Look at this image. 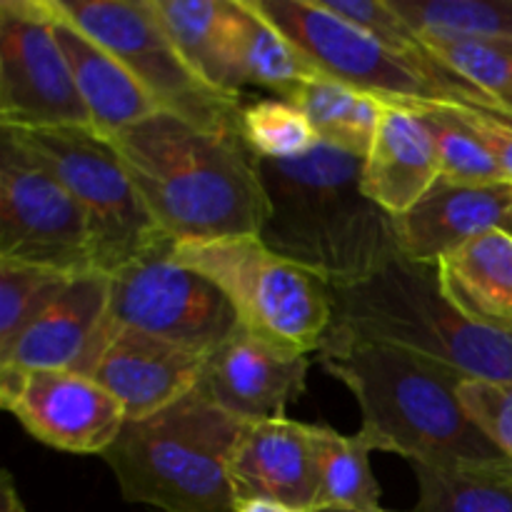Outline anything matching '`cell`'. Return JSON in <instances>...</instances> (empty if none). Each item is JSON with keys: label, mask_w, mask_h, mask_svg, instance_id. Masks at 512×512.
I'll use <instances>...</instances> for the list:
<instances>
[{"label": "cell", "mask_w": 512, "mask_h": 512, "mask_svg": "<svg viewBox=\"0 0 512 512\" xmlns=\"http://www.w3.org/2000/svg\"><path fill=\"white\" fill-rule=\"evenodd\" d=\"M180 53L213 88L243 98L238 70V0H153Z\"/></svg>", "instance_id": "44dd1931"}, {"label": "cell", "mask_w": 512, "mask_h": 512, "mask_svg": "<svg viewBox=\"0 0 512 512\" xmlns=\"http://www.w3.org/2000/svg\"><path fill=\"white\" fill-rule=\"evenodd\" d=\"M318 508L378 510L380 485L370 470L368 440L360 433L340 435L328 425H313Z\"/></svg>", "instance_id": "d4e9b609"}, {"label": "cell", "mask_w": 512, "mask_h": 512, "mask_svg": "<svg viewBox=\"0 0 512 512\" xmlns=\"http://www.w3.org/2000/svg\"><path fill=\"white\" fill-rule=\"evenodd\" d=\"M210 355L140 330L115 328L90 378L118 400L125 418L145 420L198 390Z\"/></svg>", "instance_id": "9a60e30c"}, {"label": "cell", "mask_w": 512, "mask_h": 512, "mask_svg": "<svg viewBox=\"0 0 512 512\" xmlns=\"http://www.w3.org/2000/svg\"><path fill=\"white\" fill-rule=\"evenodd\" d=\"M450 105H455V108L460 110L465 123L475 130L480 143L490 150V155L498 160V165L505 170V175H508V180L512 183V130L505 128V125L495 123L493 118H488V115L480 113V110L470 108L468 103L453 100Z\"/></svg>", "instance_id": "836d02e7"}, {"label": "cell", "mask_w": 512, "mask_h": 512, "mask_svg": "<svg viewBox=\"0 0 512 512\" xmlns=\"http://www.w3.org/2000/svg\"><path fill=\"white\" fill-rule=\"evenodd\" d=\"M75 275L40 265L0 260V360L13 350L30 323L65 293Z\"/></svg>", "instance_id": "f1b7e54d"}, {"label": "cell", "mask_w": 512, "mask_h": 512, "mask_svg": "<svg viewBox=\"0 0 512 512\" xmlns=\"http://www.w3.org/2000/svg\"><path fill=\"white\" fill-rule=\"evenodd\" d=\"M420 115L423 125L433 138L438 155L440 178L455 183H503L508 180L498 160L480 143L475 130L465 123L460 110L450 103H415L408 105Z\"/></svg>", "instance_id": "4316f807"}, {"label": "cell", "mask_w": 512, "mask_h": 512, "mask_svg": "<svg viewBox=\"0 0 512 512\" xmlns=\"http://www.w3.org/2000/svg\"><path fill=\"white\" fill-rule=\"evenodd\" d=\"M0 512H28L25 510L23 500H20L18 488L13 483V475L5 470L3 478H0Z\"/></svg>", "instance_id": "d590c367"}, {"label": "cell", "mask_w": 512, "mask_h": 512, "mask_svg": "<svg viewBox=\"0 0 512 512\" xmlns=\"http://www.w3.org/2000/svg\"><path fill=\"white\" fill-rule=\"evenodd\" d=\"M440 178L433 138L413 108L383 103L378 130L363 160V190L393 218L408 213Z\"/></svg>", "instance_id": "d6986e66"}, {"label": "cell", "mask_w": 512, "mask_h": 512, "mask_svg": "<svg viewBox=\"0 0 512 512\" xmlns=\"http://www.w3.org/2000/svg\"><path fill=\"white\" fill-rule=\"evenodd\" d=\"M310 355L280 348L238 328L208 360L198 390L243 423L285 418L308 380Z\"/></svg>", "instance_id": "5bb4252c"}, {"label": "cell", "mask_w": 512, "mask_h": 512, "mask_svg": "<svg viewBox=\"0 0 512 512\" xmlns=\"http://www.w3.org/2000/svg\"><path fill=\"white\" fill-rule=\"evenodd\" d=\"M418 35L512 40V0H393Z\"/></svg>", "instance_id": "83f0119b"}, {"label": "cell", "mask_w": 512, "mask_h": 512, "mask_svg": "<svg viewBox=\"0 0 512 512\" xmlns=\"http://www.w3.org/2000/svg\"><path fill=\"white\" fill-rule=\"evenodd\" d=\"M495 103H498V100H495ZM500 105H505V108H510V110H512V98H510V100H505V103H500Z\"/></svg>", "instance_id": "f35d334b"}, {"label": "cell", "mask_w": 512, "mask_h": 512, "mask_svg": "<svg viewBox=\"0 0 512 512\" xmlns=\"http://www.w3.org/2000/svg\"><path fill=\"white\" fill-rule=\"evenodd\" d=\"M363 160L323 140L295 160L253 155L263 190L258 238L333 290L365 283L403 258L395 218L365 195Z\"/></svg>", "instance_id": "6da1fadb"}, {"label": "cell", "mask_w": 512, "mask_h": 512, "mask_svg": "<svg viewBox=\"0 0 512 512\" xmlns=\"http://www.w3.org/2000/svg\"><path fill=\"white\" fill-rule=\"evenodd\" d=\"M415 512H512V468H438L413 463Z\"/></svg>", "instance_id": "484cf974"}, {"label": "cell", "mask_w": 512, "mask_h": 512, "mask_svg": "<svg viewBox=\"0 0 512 512\" xmlns=\"http://www.w3.org/2000/svg\"><path fill=\"white\" fill-rule=\"evenodd\" d=\"M110 50L163 113L218 135H240L243 98L213 88L163 28L153 0H55ZM243 138V135H240Z\"/></svg>", "instance_id": "ba28073f"}, {"label": "cell", "mask_w": 512, "mask_h": 512, "mask_svg": "<svg viewBox=\"0 0 512 512\" xmlns=\"http://www.w3.org/2000/svg\"><path fill=\"white\" fill-rule=\"evenodd\" d=\"M243 420L193 390L145 420H128L105 450L120 495L160 512H235L230 473Z\"/></svg>", "instance_id": "277c9868"}, {"label": "cell", "mask_w": 512, "mask_h": 512, "mask_svg": "<svg viewBox=\"0 0 512 512\" xmlns=\"http://www.w3.org/2000/svg\"><path fill=\"white\" fill-rule=\"evenodd\" d=\"M230 473L238 500L268 498L300 510H318L313 425L288 418L245 423Z\"/></svg>", "instance_id": "ac0fdd59"}, {"label": "cell", "mask_w": 512, "mask_h": 512, "mask_svg": "<svg viewBox=\"0 0 512 512\" xmlns=\"http://www.w3.org/2000/svg\"><path fill=\"white\" fill-rule=\"evenodd\" d=\"M460 400L480 430L512 463V383L465 380Z\"/></svg>", "instance_id": "d6a6232c"}, {"label": "cell", "mask_w": 512, "mask_h": 512, "mask_svg": "<svg viewBox=\"0 0 512 512\" xmlns=\"http://www.w3.org/2000/svg\"><path fill=\"white\" fill-rule=\"evenodd\" d=\"M235 512H310V510H300V508H293V505H285V503H278V500H268V498H245V500H238V508H235Z\"/></svg>", "instance_id": "8d00e7d4"}, {"label": "cell", "mask_w": 512, "mask_h": 512, "mask_svg": "<svg viewBox=\"0 0 512 512\" xmlns=\"http://www.w3.org/2000/svg\"><path fill=\"white\" fill-rule=\"evenodd\" d=\"M315 512H390V510H383V508H378V510H340V508H318Z\"/></svg>", "instance_id": "74e56055"}, {"label": "cell", "mask_w": 512, "mask_h": 512, "mask_svg": "<svg viewBox=\"0 0 512 512\" xmlns=\"http://www.w3.org/2000/svg\"><path fill=\"white\" fill-rule=\"evenodd\" d=\"M400 255L438 265L445 255L490 230L512 233V183H455L438 178L433 188L395 218Z\"/></svg>", "instance_id": "2e32d148"}, {"label": "cell", "mask_w": 512, "mask_h": 512, "mask_svg": "<svg viewBox=\"0 0 512 512\" xmlns=\"http://www.w3.org/2000/svg\"><path fill=\"white\" fill-rule=\"evenodd\" d=\"M108 315L110 275H78L65 293L25 328L0 365L90 375L108 345Z\"/></svg>", "instance_id": "e0dca14e"}, {"label": "cell", "mask_w": 512, "mask_h": 512, "mask_svg": "<svg viewBox=\"0 0 512 512\" xmlns=\"http://www.w3.org/2000/svg\"><path fill=\"white\" fill-rule=\"evenodd\" d=\"M333 328L438 360L468 380L512 383V330L468 318L440 288L438 265L398 258L335 290Z\"/></svg>", "instance_id": "5b68a950"}, {"label": "cell", "mask_w": 512, "mask_h": 512, "mask_svg": "<svg viewBox=\"0 0 512 512\" xmlns=\"http://www.w3.org/2000/svg\"><path fill=\"white\" fill-rule=\"evenodd\" d=\"M0 403L35 440L75 455H105L128 423L118 400L75 370L0 365Z\"/></svg>", "instance_id": "4fadbf2b"}, {"label": "cell", "mask_w": 512, "mask_h": 512, "mask_svg": "<svg viewBox=\"0 0 512 512\" xmlns=\"http://www.w3.org/2000/svg\"><path fill=\"white\" fill-rule=\"evenodd\" d=\"M320 3L343 20L353 23L355 28L368 33L370 38L393 48L395 53H403L415 60H435L425 48L423 38L395 10L393 0H320Z\"/></svg>", "instance_id": "1f68e13d"}, {"label": "cell", "mask_w": 512, "mask_h": 512, "mask_svg": "<svg viewBox=\"0 0 512 512\" xmlns=\"http://www.w3.org/2000/svg\"><path fill=\"white\" fill-rule=\"evenodd\" d=\"M443 293L468 318L512 330V233L490 230L438 260Z\"/></svg>", "instance_id": "7402d4cb"}, {"label": "cell", "mask_w": 512, "mask_h": 512, "mask_svg": "<svg viewBox=\"0 0 512 512\" xmlns=\"http://www.w3.org/2000/svg\"><path fill=\"white\" fill-rule=\"evenodd\" d=\"M0 260L98 273L88 220L65 185L0 130Z\"/></svg>", "instance_id": "30bf717a"}, {"label": "cell", "mask_w": 512, "mask_h": 512, "mask_svg": "<svg viewBox=\"0 0 512 512\" xmlns=\"http://www.w3.org/2000/svg\"><path fill=\"white\" fill-rule=\"evenodd\" d=\"M178 263L213 280L240 328L295 353H318L335 320V290L280 258L258 235L175 243Z\"/></svg>", "instance_id": "8992f818"}, {"label": "cell", "mask_w": 512, "mask_h": 512, "mask_svg": "<svg viewBox=\"0 0 512 512\" xmlns=\"http://www.w3.org/2000/svg\"><path fill=\"white\" fill-rule=\"evenodd\" d=\"M253 5L328 78L383 103H453L483 95L438 60H415L395 53L325 8L320 0H253Z\"/></svg>", "instance_id": "9c48e42d"}, {"label": "cell", "mask_w": 512, "mask_h": 512, "mask_svg": "<svg viewBox=\"0 0 512 512\" xmlns=\"http://www.w3.org/2000/svg\"><path fill=\"white\" fill-rule=\"evenodd\" d=\"M108 138L175 243L260 233L263 190L240 135L208 133L160 110Z\"/></svg>", "instance_id": "3957f363"}, {"label": "cell", "mask_w": 512, "mask_h": 512, "mask_svg": "<svg viewBox=\"0 0 512 512\" xmlns=\"http://www.w3.org/2000/svg\"><path fill=\"white\" fill-rule=\"evenodd\" d=\"M0 130L38 158L80 205L98 273L113 275L175 243L150 215L113 140L93 125Z\"/></svg>", "instance_id": "52a82bcc"}, {"label": "cell", "mask_w": 512, "mask_h": 512, "mask_svg": "<svg viewBox=\"0 0 512 512\" xmlns=\"http://www.w3.org/2000/svg\"><path fill=\"white\" fill-rule=\"evenodd\" d=\"M240 135L250 153L265 160H295L320 143L308 115L280 98L253 100L243 108Z\"/></svg>", "instance_id": "4dcf8cb0"}, {"label": "cell", "mask_w": 512, "mask_h": 512, "mask_svg": "<svg viewBox=\"0 0 512 512\" xmlns=\"http://www.w3.org/2000/svg\"><path fill=\"white\" fill-rule=\"evenodd\" d=\"M173 245L150 253L110 275V330L130 328L170 343L215 353L240 320L223 290L185 268Z\"/></svg>", "instance_id": "8fae6325"}, {"label": "cell", "mask_w": 512, "mask_h": 512, "mask_svg": "<svg viewBox=\"0 0 512 512\" xmlns=\"http://www.w3.org/2000/svg\"><path fill=\"white\" fill-rule=\"evenodd\" d=\"M318 358L358 400V433L373 450L403 455L410 465L512 468L465 410L460 385L468 378L458 370L338 328H330Z\"/></svg>", "instance_id": "7a4b0ae2"}, {"label": "cell", "mask_w": 512, "mask_h": 512, "mask_svg": "<svg viewBox=\"0 0 512 512\" xmlns=\"http://www.w3.org/2000/svg\"><path fill=\"white\" fill-rule=\"evenodd\" d=\"M93 125L53 30L48 0L0 3V128Z\"/></svg>", "instance_id": "7c38bea8"}, {"label": "cell", "mask_w": 512, "mask_h": 512, "mask_svg": "<svg viewBox=\"0 0 512 512\" xmlns=\"http://www.w3.org/2000/svg\"><path fill=\"white\" fill-rule=\"evenodd\" d=\"M53 13V30L68 58L75 88L88 108L90 123L105 135H115L150 115L160 113L148 90L133 78L128 68L105 45L90 38L75 25L55 0H48Z\"/></svg>", "instance_id": "ffe728a7"}, {"label": "cell", "mask_w": 512, "mask_h": 512, "mask_svg": "<svg viewBox=\"0 0 512 512\" xmlns=\"http://www.w3.org/2000/svg\"><path fill=\"white\" fill-rule=\"evenodd\" d=\"M288 103L308 115L318 138L333 148L365 158L383 115V100L350 88L340 80L315 78L300 85Z\"/></svg>", "instance_id": "cb8c5ba5"}, {"label": "cell", "mask_w": 512, "mask_h": 512, "mask_svg": "<svg viewBox=\"0 0 512 512\" xmlns=\"http://www.w3.org/2000/svg\"><path fill=\"white\" fill-rule=\"evenodd\" d=\"M238 70L243 88L270 90L288 100L303 83L323 78V70L283 33L275 28L253 0H238Z\"/></svg>", "instance_id": "603a6c76"}, {"label": "cell", "mask_w": 512, "mask_h": 512, "mask_svg": "<svg viewBox=\"0 0 512 512\" xmlns=\"http://www.w3.org/2000/svg\"><path fill=\"white\" fill-rule=\"evenodd\" d=\"M420 38L428 53L470 88L498 103L512 98V40L440 38V35H420Z\"/></svg>", "instance_id": "f546056e"}, {"label": "cell", "mask_w": 512, "mask_h": 512, "mask_svg": "<svg viewBox=\"0 0 512 512\" xmlns=\"http://www.w3.org/2000/svg\"><path fill=\"white\" fill-rule=\"evenodd\" d=\"M460 103H468L470 108L480 110V113H485L488 118H493L495 123L505 125V128L512 130V110L505 108V105L495 103V100L488 98V95H470V98H463Z\"/></svg>", "instance_id": "e575fe53"}]
</instances>
